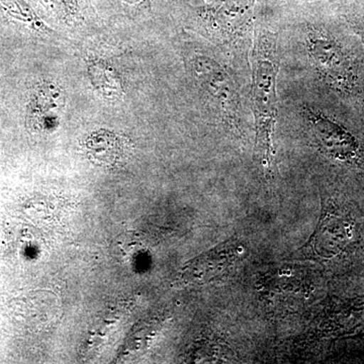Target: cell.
I'll list each match as a JSON object with an SVG mask.
<instances>
[{
	"label": "cell",
	"instance_id": "1",
	"mask_svg": "<svg viewBox=\"0 0 364 364\" xmlns=\"http://www.w3.org/2000/svg\"><path fill=\"white\" fill-rule=\"evenodd\" d=\"M304 42L311 65L326 87L344 104L364 112V59L349 31L310 26Z\"/></svg>",
	"mask_w": 364,
	"mask_h": 364
},
{
	"label": "cell",
	"instance_id": "2",
	"mask_svg": "<svg viewBox=\"0 0 364 364\" xmlns=\"http://www.w3.org/2000/svg\"><path fill=\"white\" fill-rule=\"evenodd\" d=\"M279 67V36L268 30L258 31L252 54L255 160L260 171L267 177L272 174L274 157L273 136L277 117Z\"/></svg>",
	"mask_w": 364,
	"mask_h": 364
},
{
	"label": "cell",
	"instance_id": "3",
	"mask_svg": "<svg viewBox=\"0 0 364 364\" xmlns=\"http://www.w3.org/2000/svg\"><path fill=\"white\" fill-rule=\"evenodd\" d=\"M337 112L306 107V123L318 151L333 164L364 176V140Z\"/></svg>",
	"mask_w": 364,
	"mask_h": 364
},
{
	"label": "cell",
	"instance_id": "4",
	"mask_svg": "<svg viewBox=\"0 0 364 364\" xmlns=\"http://www.w3.org/2000/svg\"><path fill=\"white\" fill-rule=\"evenodd\" d=\"M355 229L354 220L336 203L329 202L321 215L317 229L301 250L310 259H331L350 243Z\"/></svg>",
	"mask_w": 364,
	"mask_h": 364
},
{
	"label": "cell",
	"instance_id": "5",
	"mask_svg": "<svg viewBox=\"0 0 364 364\" xmlns=\"http://www.w3.org/2000/svg\"><path fill=\"white\" fill-rule=\"evenodd\" d=\"M247 248L238 239H230L202 254L186 265L182 277L191 284H205L227 274L243 259Z\"/></svg>",
	"mask_w": 364,
	"mask_h": 364
},
{
	"label": "cell",
	"instance_id": "6",
	"mask_svg": "<svg viewBox=\"0 0 364 364\" xmlns=\"http://www.w3.org/2000/svg\"><path fill=\"white\" fill-rule=\"evenodd\" d=\"M193 70L198 80L215 98L225 117L235 121L239 116L240 97L233 79L221 64L210 57L200 56L193 60Z\"/></svg>",
	"mask_w": 364,
	"mask_h": 364
},
{
	"label": "cell",
	"instance_id": "7",
	"mask_svg": "<svg viewBox=\"0 0 364 364\" xmlns=\"http://www.w3.org/2000/svg\"><path fill=\"white\" fill-rule=\"evenodd\" d=\"M86 148L91 159L105 166L117 164L126 155V147L123 141L107 132L91 136L86 143Z\"/></svg>",
	"mask_w": 364,
	"mask_h": 364
},
{
	"label": "cell",
	"instance_id": "8",
	"mask_svg": "<svg viewBox=\"0 0 364 364\" xmlns=\"http://www.w3.org/2000/svg\"><path fill=\"white\" fill-rule=\"evenodd\" d=\"M346 26L349 33L358 42L364 59V14H352L347 16Z\"/></svg>",
	"mask_w": 364,
	"mask_h": 364
}]
</instances>
